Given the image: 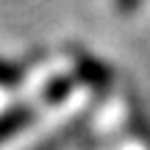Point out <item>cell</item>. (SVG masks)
I'll return each instance as SVG.
<instances>
[{
  "mask_svg": "<svg viewBox=\"0 0 150 150\" xmlns=\"http://www.w3.org/2000/svg\"><path fill=\"white\" fill-rule=\"evenodd\" d=\"M78 108H81V100H72L70 106H64L61 111H56L50 120H45L39 128L28 131V134L22 136V142H17L11 150H45L50 139H56V136H59L61 131L70 125V120L75 117V111H78Z\"/></svg>",
  "mask_w": 150,
  "mask_h": 150,
  "instance_id": "6da1fadb",
  "label": "cell"
},
{
  "mask_svg": "<svg viewBox=\"0 0 150 150\" xmlns=\"http://www.w3.org/2000/svg\"><path fill=\"white\" fill-rule=\"evenodd\" d=\"M136 3H139V0H117V8L122 11V14H131V11L136 8Z\"/></svg>",
  "mask_w": 150,
  "mask_h": 150,
  "instance_id": "7a4b0ae2",
  "label": "cell"
}]
</instances>
